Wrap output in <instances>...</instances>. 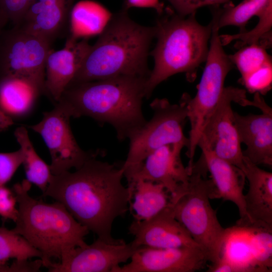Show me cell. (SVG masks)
<instances>
[{
    "mask_svg": "<svg viewBox=\"0 0 272 272\" xmlns=\"http://www.w3.org/2000/svg\"><path fill=\"white\" fill-rule=\"evenodd\" d=\"M99 155L87 160L74 172L52 175L42 193L62 203L74 218L98 239L115 243L112 224L129 210L130 191L122 182V166L99 160Z\"/></svg>",
    "mask_w": 272,
    "mask_h": 272,
    "instance_id": "1",
    "label": "cell"
},
{
    "mask_svg": "<svg viewBox=\"0 0 272 272\" xmlns=\"http://www.w3.org/2000/svg\"><path fill=\"white\" fill-rule=\"evenodd\" d=\"M147 79L120 76L71 83L58 101L66 107L71 117L87 116L100 124H110L118 141H123L147 121L142 110Z\"/></svg>",
    "mask_w": 272,
    "mask_h": 272,
    "instance_id": "2",
    "label": "cell"
},
{
    "mask_svg": "<svg viewBox=\"0 0 272 272\" xmlns=\"http://www.w3.org/2000/svg\"><path fill=\"white\" fill-rule=\"evenodd\" d=\"M155 36L154 26H145L135 22L129 17L127 10L123 8L112 14L70 84L120 76L148 78L151 72L148 57Z\"/></svg>",
    "mask_w": 272,
    "mask_h": 272,
    "instance_id": "3",
    "label": "cell"
},
{
    "mask_svg": "<svg viewBox=\"0 0 272 272\" xmlns=\"http://www.w3.org/2000/svg\"><path fill=\"white\" fill-rule=\"evenodd\" d=\"M31 184L24 179L13 187L18 215L12 230L41 252L46 267L53 258L60 260L75 248L86 245L90 231L61 202L46 203L31 196Z\"/></svg>",
    "mask_w": 272,
    "mask_h": 272,
    "instance_id": "4",
    "label": "cell"
},
{
    "mask_svg": "<svg viewBox=\"0 0 272 272\" xmlns=\"http://www.w3.org/2000/svg\"><path fill=\"white\" fill-rule=\"evenodd\" d=\"M195 14L187 18L172 14L157 20L154 26L157 43L151 53L154 66L146 82V98L175 74L184 73L189 81L194 80L198 67L206 61L213 23L201 25Z\"/></svg>",
    "mask_w": 272,
    "mask_h": 272,
    "instance_id": "5",
    "label": "cell"
},
{
    "mask_svg": "<svg viewBox=\"0 0 272 272\" xmlns=\"http://www.w3.org/2000/svg\"><path fill=\"white\" fill-rule=\"evenodd\" d=\"M201 157L194 163L189 179L182 193L171 205L175 219L187 230L211 264L222 254L228 230L220 224L212 208L210 195L213 184Z\"/></svg>",
    "mask_w": 272,
    "mask_h": 272,
    "instance_id": "6",
    "label": "cell"
},
{
    "mask_svg": "<svg viewBox=\"0 0 272 272\" xmlns=\"http://www.w3.org/2000/svg\"><path fill=\"white\" fill-rule=\"evenodd\" d=\"M212 21L210 45L196 94L193 98L187 94L182 95L190 124L186 152L189 159L187 167L189 170L194 164L193 158L203 127L220 100L225 88L226 76L234 66L221 42L215 14H213Z\"/></svg>",
    "mask_w": 272,
    "mask_h": 272,
    "instance_id": "7",
    "label": "cell"
},
{
    "mask_svg": "<svg viewBox=\"0 0 272 272\" xmlns=\"http://www.w3.org/2000/svg\"><path fill=\"white\" fill-rule=\"evenodd\" d=\"M151 119L128 140L126 159L121 165L124 177L134 172L146 158L156 149L167 145L181 144L187 148L189 140L183 133L187 118L186 101L182 96L179 104L166 98H156L151 103Z\"/></svg>",
    "mask_w": 272,
    "mask_h": 272,
    "instance_id": "8",
    "label": "cell"
},
{
    "mask_svg": "<svg viewBox=\"0 0 272 272\" xmlns=\"http://www.w3.org/2000/svg\"><path fill=\"white\" fill-rule=\"evenodd\" d=\"M52 44L19 26L0 32V78L21 77L39 86L46 95L45 65Z\"/></svg>",
    "mask_w": 272,
    "mask_h": 272,
    "instance_id": "9",
    "label": "cell"
},
{
    "mask_svg": "<svg viewBox=\"0 0 272 272\" xmlns=\"http://www.w3.org/2000/svg\"><path fill=\"white\" fill-rule=\"evenodd\" d=\"M54 104L51 110L43 113L40 121L27 127L43 139L51 157V173L56 175L72 168L79 169L100 152L85 151L79 146L70 126L71 116L68 110L59 101Z\"/></svg>",
    "mask_w": 272,
    "mask_h": 272,
    "instance_id": "10",
    "label": "cell"
},
{
    "mask_svg": "<svg viewBox=\"0 0 272 272\" xmlns=\"http://www.w3.org/2000/svg\"><path fill=\"white\" fill-rule=\"evenodd\" d=\"M245 90L232 87H225L217 106L205 123L197 146L202 145L218 157L240 169L244 155L235 125L232 102L247 105Z\"/></svg>",
    "mask_w": 272,
    "mask_h": 272,
    "instance_id": "11",
    "label": "cell"
},
{
    "mask_svg": "<svg viewBox=\"0 0 272 272\" xmlns=\"http://www.w3.org/2000/svg\"><path fill=\"white\" fill-rule=\"evenodd\" d=\"M138 248L121 239L108 243L97 238L90 245L75 248L59 262H50L46 267L49 272H113Z\"/></svg>",
    "mask_w": 272,
    "mask_h": 272,
    "instance_id": "12",
    "label": "cell"
},
{
    "mask_svg": "<svg viewBox=\"0 0 272 272\" xmlns=\"http://www.w3.org/2000/svg\"><path fill=\"white\" fill-rule=\"evenodd\" d=\"M130 261L113 272H194L205 269L208 261L199 247H138Z\"/></svg>",
    "mask_w": 272,
    "mask_h": 272,
    "instance_id": "13",
    "label": "cell"
},
{
    "mask_svg": "<svg viewBox=\"0 0 272 272\" xmlns=\"http://www.w3.org/2000/svg\"><path fill=\"white\" fill-rule=\"evenodd\" d=\"M181 144L162 146L151 153L132 173L125 177L128 184L138 180L150 181L163 185L171 195V202L183 191L190 175L183 165Z\"/></svg>",
    "mask_w": 272,
    "mask_h": 272,
    "instance_id": "14",
    "label": "cell"
},
{
    "mask_svg": "<svg viewBox=\"0 0 272 272\" xmlns=\"http://www.w3.org/2000/svg\"><path fill=\"white\" fill-rule=\"evenodd\" d=\"M170 205L149 219L133 220L128 230L134 237L131 241L134 246L200 248L185 228L175 219Z\"/></svg>",
    "mask_w": 272,
    "mask_h": 272,
    "instance_id": "15",
    "label": "cell"
},
{
    "mask_svg": "<svg viewBox=\"0 0 272 272\" xmlns=\"http://www.w3.org/2000/svg\"><path fill=\"white\" fill-rule=\"evenodd\" d=\"M91 46L88 39L69 36L64 47L49 53L45 65L46 95L54 103L80 69Z\"/></svg>",
    "mask_w": 272,
    "mask_h": 272,
    "instance_id": "16",
    "label": "cell"
},
{
    "mask_svg": "<svg viewBox=\"0 0 272 272\" xmlns=\"http://www.w3.org/2000/svg\"><path fill=\"white\" fill-rule=\"evenodd\" d=\"M198 147L201 150V156L211 174L213 188L210 199L221 198L235 203L240 217L238 224L249 226L243 194L246 179L244 173L237 166L217 156L206 147Z\"/></svg>",
    "mask_w": 272,
    "mask_h": 272,
    "instance_id": "17",
    "label": "cell"
},
{
    "mask_svg": "<svg viewBox=\"0 0 272 272\" xmlns=\"http://www.w3.org/2000/svg\"><path fill=\"white\" fill-rule=\"evenodd\" d=\"M260 109V114L234 112V121L240 142L246 146L244 156L256 165L271 166L272 109L266 104Z\"/></svg>",
    "mask_w": 272,
    "mask_h": 272,
    "instance_id": "18",
    "label": "cell"
},
{
    "mask_svg": "<svg viewBox=\"0 0 272 272\" xmlns=\"http://www.w3.org/2000/svg\"><path fill=\"white\" fill-rule=\"evenodd\" d=\"M75 0H34L19 26L50 43L64 35Z\"/></svg>",
    "mask_w": 272,
    "mask_h": 272,
    "instance_id": "19",
    "label": "cell"
},
{
    "mask_svg": "<svg viewBox=\"0 0 272 272\" xmlns=\"http://www.w3.org/2000/svg\"><path fill=\"white\" fill-rule=\"evenodd\" d=\"M241 170L249 184L244 200L249 226L271 230L272 173L261 169L245 156Z\"/></svg>",
    "mask_w": 272,
    "mask_h": 272,
    "instance_id": "20",
    "label": "cell"
},
{
    "mask_svg": "<svg viewBox=\"0 0 272 272\" xmlns=\"http://www.w3.org/2000/svg\"><path fill=\"white\" fill-rule=\"evenodd\" d=\"M42 89L32 81L21 77L0 78V109L13 120L29 114Z\"/></svg>",
    "mask_w": 272,
    "mask_h": 272,
    "instance_id": "21",
    "label": "cell"
},
{
    "mask_svg": "<svg viewBox=\"0 0 272 272\" xmlns=\"http://www.w3.org/2000/svg\"><path fill=\"white\" fill-rule=\"evenodd\" d=\"M127 186L130 191L129 210L134 220L149 219L171 204L170 193L160 183L138 180Z\"/></svg>",
    "mask_w": 272,
    "mask_h": 272,
    "instance_id": "22",
    "label": "cell"
},
{
    "mask_svg": "<svg viewBox=\"0 0 272 272\" xmlns=\"http://www.w3.org/2000/svg\"><path fill=\"white\" fill-rule=\"evenodd\" d=\"M112 16V14L99 3L91 0L78 2L74 5L70 13L69 36L82 39L99 35Z\"/></svg>",
    "mask_w": 272,
    "mask_h": 272,
    "instance_id": "23",
    "label": "cell"
},
{
    "mask_svg": "<svg viewBox=\"0 0 272 272\" xmlns=\"http://www.w3.org/2000/svg\"><path fill=\"white\" fill-rule=\"evenodd\" d=\"M14 136L23 154V162L26 179L35 184L42 192L47 189L52 176L49 165L37 154L29 138L26 126H21L14 131Z\"/></svg>",
    "mask_w": 272,
    "mask_h": 272,
    "instance_id": "24",
    "label": "cell"
},
{
    "mask_svg": "<svg viewBox=\"0 0 272 272\" xmlns=\"http://www.w3.org/2000/svg\"><path fill=\"white\" fill-rule=\"evenodd\" d=\"M270 6L272 0H243L236 6H229L224 10L217 8V26L219 29L234 26L240 28V32H244L248 21L253 16L258 17Z\"/></svg>",
    "mask_w": 272,
    "mask_h": 272,
    "instance_id": "25",
    "label": "cell"
},
{
    "mask_svg": "<svg viewBox=\"0 0 272 272\" xmlns=\"http://www.w3.org/2000/svg\"><path fill=\"white\" fill-rule=\"evenodd\" d=\"M40 251L32 246L23 237L5 227H0V262H7L10 259H41Z\"/></svg>",
    "mask_w": 272,
    "mask_h": 272,
    "instance_id": "26",
    "label": "cell"
},
{
    "mask_svg": "<svg viewBox=\"0 0 272 272\" xmlns=\"http://www.w3.org/2000/svg\"><path fill=\"white\" fill-rule=\"evenodd\" d=\"M258 22L253 29L250 31L246 30L237 34L220 35V39L222 45H225L234 40H238L236 47H243L252 44H263L266 47L264 41L271 39L272 27V6L268 7L258 17Z\"/></svg>",
    "mask_w": 272,
    "mask_h": 272,
    "instance_id": "27",
    "label": "cell"
},
{
    "mask_svg": "<svg viewBox=\"0 0 272 272\" xmlns=\"http://www.w3.org/2000/svg\"><path fill=\"white\" fill-rule=\"evenodd\" d=\"M229 56L234 65L239 71L241 78L271 62L265 47L257 44L246 45Z\"/></svg>",
    "mask_w": 272,
    "mask_h": 272,
    "instance_id": "28",
    "label": "cell"
},
{
    "mask_svg": "<svg viewBox=\"0 0 272 272\" xmlns=\"http://www.w3.org/2000/svg\"><path fill=\"white\" fill-rule=\"evenodd\" d=\"M247 90L252 93H265L269 90L272 81V63L268 62L242 78Z\"/></svg>",
    "mask_w": 272,
    "mask_h": 272,
    "instance_id": "29",
    "label": "cell"
},
{
    "mask_svg": "<svg viewBox=\"0 0 272 272\" xmlns=\"http://www.w3.org/2000/svg\"><path fill=\"white\" fill-rule=\"evenodd\" d=\"M34 0H0V15L14 26L21 22Z\"/></svg>",
    "mask_w": 272,
    "mask_h": 272,
    "instance_id": "30",
    "label": "cell"
},
{
    "mask_svg": "<svg viewBox=\"0 0 272 272\" xmlns=\"http://www.w3.org/2000/svg\"><path fill=\"white\" fill-rule=\"evenodd\" d=\"M23 159L20 148L12 152L0 153V186L5 185L11 179Z\"/></svg>",
    "mask_w": 272,
    "mask_h": 272,
    "instance_id": "31",
    "label": "cell"
},
{
    "mask_svg": "<svg viewBox=\"0 0 272 272\" xmlns=\"http://www.w3.org/2000/svg\"><path fill=\"white\" fill-rule=\"evenodd\" d=\"M17 199L13 190L0 186V216L5 220L16 221L18 215Z\"/></svg>",
    "mask_w": 272,
    "mask_h": 272,
    "instance_id": "32",
    "label": "cell"
},
{
    "mask_svg": "<svg viewBox=\"0 0 272 272\" xmlns=\"http://www.w3.org/2000/svg\"><path fill=\"white\" fill-rule=\"evenodd\" d=\"M177 14L182 17H186L196 13L199 8L210 5H217L226 3L229 0H167Z\"/></svg>",
    "mask_w": 272,
    "mask_h": 272,
    "instance_id": "33",
    "label": "cell"
},
{
    "mask_svg": "<svg viewBox=\"0 0 272 272\" xmlns=\"http://www.w3.org/2000/svg\"><path fill=\"white\" fill-rule=\"evenodd\" d=\"M152 8L159 14H161L164 6L159 0H125L123 8L128 10L130 8Z\"/></svg>",
    "mask_w": 272,
    "mask_h": 272,
    "instance_id": "34",
    "label": "cell"
},
{
    "mask_svg": "<svg viewBox=\"0 0 272 272\" xmlns=\"http://www.w3.org/2000/svg\"><path fill=\"white\" fill-rule=\"evenodd\" d=\"M14 124V120L0 109V131L7 129Z\"/></svg>",
    "mask_w": 272,
    "mask_h": 272,
    "instance_id": "35",
    "label": "cell"
},
{
    "mask_svg": "<svg viewBox=\"0 0 272 272\" xmlns=\"http://www.w3.org/2000/svg\"><path fill=\"white\" fill-rule=\"evenodd\" d=\"M0 272H12L11 265H8L7 262H0Z\"/></svg>",
    "mask_w": 272,
    "mask_h": 272,
    "instance_id": "36",
    "label": "cell"
},
{
    "mask_svg": "<svg viewBox=\"0 0 272 272\" xmlns=\"http://www.w3.org/2000/svg\"><path fill=\"white\" fill-rule=\"evenodd\" d=\"M7 22L1 16H0V32L2 31V28L6 24Z\"/></svg>",
    "mask_w": 272,
    "mask_h": 272,
    "instance_id": "37",
    "label": "cell"
}]
</instances>
